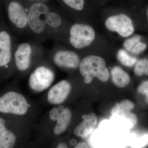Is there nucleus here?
Wrapping results in <instances>:
<instances>
[{
	"label": "nucleus",
	"mask_w": 148,
	"mask_h": 148,
	"mask_svg": "<svg viewBox=\"0 0 148 148\" xmlns=\"http://www.w3.org/2000/svg\"><path fill=\"white\" fill-rule=\"evenodd\" d=\"M34 47L28 42L21 43L14 47L13 53L14 64L20 72L29 70L32 64Z\"/></svg>",
	"instance_id": "1a4fd4ad"
},
{
	"label": "nucleus",
	"mask_w": 148,
	"mask_h": 148,
	"mask_svg": "<svg viewBox=\"0 0 148 148\" xmlns=\"http://www.w3.org/2000/svg\"><path fill=\"white\" fill-rule=\"evenodd\" d=\"M135 108V104L132 101L125 100L119 103L113 110L112 113L119 115L120 114L130 112Z\"/></svg>",
	"instance_id": "a211bd4d"
},
{
	"label": "nucleus",
	"mask_w": 148,
	"mask_h": 148,
	"mask_svg": "<svg viewBox=\"0 0 148 148\" xmlns=\"http://www.w3.org/2000/svg\"><path fill=\"white\" fill-rule=\"evenodd\" d=\"M65 4L75 10L80 11L84 8V0H62Z\"/></svg>",
	"instance_id": "aec40b11"
},
{
	"label": "nucleus",
	"mask_w": 148,
	"mask_h": 148,
	"mask_svg": "<svg viewBox=\"0 0 148 148\" xmlns=\"http://www.w3.org/2000/svg\"><path fill=\"white\" fill-rule=\"evenodd\" d=\"M145 75H148V60L147 61V68H146L145 72Z\"/></svg>",
	"instance_id": "cd10ccee"
},
{
	"label": "nucleus",
	"mask_w": 148,
	"mask_h": 148,
	"mask_svg": "<svg viewBox=\"0 0 148 148\" xmlns=\"http://www.w3.org/2000/svg\"><path fill=\"white\" fill-rule=\"evenodd\" d=\"M55 78L53 70L45 66H38L29 76V87L36 92H42L50 87Z\"/></svg>",
	"instance_id": "39448f33"
},
{
	"label": "nucleus",
	"mask_w": 148,
	"mask_h": 148,
	"mask_svg": "<svg viewBox=\"0 0 148 148\" xmlns=\"http://www.w3.org/2000/svg\"><path fill=\"white\" fill-rule=\"evenodd\" d=\"M82 119L83 120L75 128L73 133L77 137L84 138L92 133L97 124L98 118L95 113L91 112L83 115Z\"/></svg>",
	"instance_id": "f8f14e48"
},
{
	"label": "nucleus",
	"mask_w": 148,
	"mask_h": 148,
	"mask_svg": "<svg viewBox=\"0 0 148 148\" xmlns=\"http://www.w3.org/2000/svg\"><path fill=\"white\" fill-rule=\"evenodd\" d=\"M63 108L61 107H54L49 112V118L53 121H56L60 115L61 110Z\"/></svg>",
	"instance_id": "4be33fe9"
},
{
	"label": "nucleus",
	"mask_w": 148,
	"mask_h": 148,
	"mask_svg": "<svg viewBox=\"0 0 148 148\" xmlns=\"http://www.w3.org/2000/svg\"><path fill=\"white\" fill-rule=\"evenodd\" d=\"M117 58L122 65L128 67H132L137 61V58L130 55L126 51L123 49H120L118 51Z\"/></svg>",
	"instance_id": "f3484780"
},
{
	"label": "nucleus",
	"mask_w": 148,
	"mask_h": 148,
	"mask_svg": "<svg viewBox=\"0 0 148 148\" xmlns=\"http://www.w3.org/2000/svg\"><path fill=\"white\" fill-rule=\"evenodd\" d=\"M50 10L45 4H33L28 10V27L33 34L40 35L46 32V20Z\"/></svg>",
	"instance_id": "7ed1b4c3"
},
{
	"label": "nucleus",
	"mask_w": 148,
	"mask_h": 148,
	"mask_svg": "<svg viewBox=\"0 0 148 148\" xmlns=\"http://www.w3.org/2000/svg\"><path fill=\"white\" fill-rule=\"evenodd\" d=\"M54 64L59 68L75 69L79 66L80 59L79 55L74 51L58 50L53 56Z\"/></svg>",
	"instance_id": "9b49d317"
},
{
	"label": "nucleus",
	"mask_w": 148,
	"mask_h": 148,
	"mask_svg": "<svg viewBox=\"0 0 148 148\" xmlns=\"http://www.w3.org/2000/svg\"><path fill=\"white\" fill-rule=\"evenodd\" d=\"M16 135L11 130H7L0 138V148H12L15 146L16 143Z\"/></svg>",
	"instance_id": "dca6fc26"
},
{
	"label": "nucleus",
	"mask_w": 148,
	"mask_h": 148,
	"mask_svg": "<svg viewBox=\"0 0 148 148\" xmlns=\"http://www.w3.org/2000/svg\"><path fill=\"white\" fill-rule=\"evenodd\" d=\"M69 42L74 47L81 49L90 45L95 38V32L92 27L82 24L73 25L70 30Z\"/></svg>",
	"instance_id": "423d86ee"
},
{
	"label": "nucleus",
	"mask_w": 148,
	"mask_h": 148,
	"mask_svg": "<svg viewBox=\"0 0 148 148\" xmlns=\"http://www.w3.org/2000/svg\"><path fill=\"white\" fill-rule=\"evenodd\" d=\"M141 40V37L139 36H136L132 38L128 39L125 41L123 45L127 51H130L138 43L140 42Z\"/></svg>",
	"instance_id": "412c9836"
},
{
	"label": "nucleus",
	"mask_w": 148,
	"mask_h": 148,
	"mask_svg": "<svg viewBox=\"0 0 148 148\" xmlns=\"http://www.w3.org/2000/svg\"><path fill=\"white\" fill-rule=\"evenodd\" d=\"M13 38L10 32L0 23V72L6 73L14 64Z\"/></svg>",
	"instance_id": "20e7f679"
},
{
	"label": "nucleus",
	"mask_w": 148,
	"mask_h": 148,
	"mask_svg": "<svg viewBox=\"0 0 148 148\" xmlns=\"http://www.w3.org/2000/svg\"><path fill=\"white\" fill-rule=\"evenodd\" d=\"M7 130L5 120L0 116V138L2 137Z\"/></svg>",
	"instance_id": "393cba45"
},
{
	"label": "nucleus",
	"mask_w": 148,
	"mask_h": 148,
	"mask_svg": "<svg viewBox=\"0 0 148 148\" xmlns=\"http://www.w3.org/2000/svg\"><path fill=\"white\" fill-rule=\"evenodd\" d=\"M105 25L110 31L116 32L123 37L129 36L134 31L132 20L124 14L110 16L106 19Z\"/></svg>",
	"instance_id": "6e6552de"
},
{
	"label": "nucleus",
	"mask_w": 148,
	"mask_h": 148,
	"mask_svg": "<svg viewBox=\"0 0 148 148\" xmlns=\"http://www.w3.org/2000/svg\"><path fill=\"white\" fill-rule=\"evenodd\" d=\"M75 148H89V146L88 145L87 143L84 142H79L75 146Z\"/></svg>",
	"instance_id": "a878e982"
},
{
	"label": "nucleus",
	"mask_w": 148,
	"mask_h": 148,
	"mask_svg": "<svg viewBox=\"0 0 148 148\" xmlns=\"http://www.w3.org/2000/svg\"><path fill=\"white\" fill-rule=\"evenodd\" d=\"M72 118L71 111L68 108H63L61 110L60 115L56 121V124L53 132L55 135H60L67 130Z\"/></svg>",
	"instance_id": "ddd939ff"
},
{
	"label": "nucleus",
	"mask_w": 148,
	"mask_h": 148,
	"mask_svg": "<svg viewBox=\"0 0 148 148\" xmlns=\"http://www.w3.org/2000/svg\"><path fill=\"white\" fill-rule=\"evenodd\" d=\"M138 92L145 95L148 101V81L144 82L138 87Z\"/></svg>",
	"instance_id": "b1692460"
},
{
	"label": "nucleus",
	"mask_w": 148,
	"mask_h": 148,
	"mask_svg": "<svg viewBox=\"0 0 148 148\" xmlns=\"http://www.w3.org/2000/svg\"><path fill=\"white\" fill-rule=\"evenodd\" d=\"M62 18L59 14L54 11H49L46 20L47 29L56 30L61 26Z\"/></svg>",
	"instance_id": "2eb2a0df"
},
{
	"label": "nucleus",
	"mask_w": 148,
	"mask_h": 148,
	"mask_svg": "<svg viewBox=\"0 0 148 148\" xmlns=\"http://www.w3.org/2000/svg\"><path fill=\"white\" fill-rule=\"evenodd\" d=\"M112 82L117 87L125 88L129 84L130 78L129 75L119 66H115L111 71Z\"/></svg>",
	"instance_id": "4468645a"
},
{
	"label": "nucleus",
	"mask_w": 148,
	"mask_h": 148,
	"mask_svg": "<svg viewBox=\"0 0 148 148\" xmlns=\"http://www.w3.org/2000/svg\"><path fill=\"white\" fill-rule=\"evenodd\" d=\"M31 107L25 97L13 90L0 96V113L16 116L24 115Z\"/></svg>",
	"instance_id": "f03ea898"
},
{
	"label": "nucleus",
	"mask_w": 148,
	"mask_h": 148,
	"mask_svg": "<svg viewBox=\"0 0 148 148\" xmlns=\"http://www.w3.org/2000/svg\"><path fill=\"white\" fill-rule=\"evenodd\" d=\"M147 48V45L145 43L140 42L132 49L130 52L133 54H139L145 50Z\"/></svg>",
	"instance_id": "5701e85b"
},
{
	"label": "nucleus",
	"mask_w": 148,
	"mask_h": 148,
	"mask_svg": "<svg viewBox=\"0 0 148 148\" xmlns=\"http://www.w3.org/2000/svg\"><path fill=\"white\" fill-rule=\"evenodd\" d=\"M72 86L66 80H62L50 88L47 94L48 102L51 105H60L68 98Z\"/></svg>",
	"instance_id": "9d476101"
},
{
	"label": "nucleus",
	"mask_w": 148,
	"mask_h": 148,
	"mask_svg": "<svg viewBox=\"0 0 148 148\" xmlns=\"http://www.w3.org/2000/svg\"><path fill=\"white\" fill-rule=\"evenodd\" d=\"M7 16L12 27L18 30L28 27V10L17 1L9 3L7 8Z\"/></svg>",
	"instance_id": "0eeeda50"
},
{
	"label": "nucleus",
	"mask_w": 148,
	"mask_h": 148,
	"mask_svg": "<svg viewBox=\"0 0 148 148\" xmlns=\"http://www.w3.org/2000/svg\"><path fill=\"white\" fill-rule=\"evenodd\" d=\"M148 60L146 58L141 59L136 63L134 68V73L137 76L140 77L145 73Z\"/></svg>",
	"instance_id": "6ab92c4d"
},
{
	"label": "nucleus",
	"mask_w": 148,
	"mask_h": 148,
	"mask_svg": "<svg viewBox=\"0 0 148 148\" xmlns=\"http://www.w3.org/2000/svg\"><path fill=\"white\" fill-rule=\"evenodd\" d=\"M147 18H148V7L147 8Z\"/></svg>",
	"instance_id": "c85d7f7f"
},
{
	"label": "nucleus",
	"mask_w": 148,
	"mask_h": 148,
	"mask_svg": "<svg viewBox=\"0 0 148 148\" xmlns=\"http://www.w3.org/2000/svg\"><path fill=\"white\" fill-rule=\"evenodd\" d=\"M57 148H67L68 146L65 143H60L57 146Z\"/></svg>",
	"instance_id": "bb28decb"
},
{
	"label": "nucleus",
	"mask_w": 148,
	"mask_h": 148,
	"mask_svg": "<svg viewBox=\"0 0 148 148\" xmlns=\"http://www.w3.org/2000/svg\"><path fill=\"white\" fill-rule=\"evenodd\" d=\"M79 68L86 84H90L94 78L102 82L108 81L110 78L106 61L100 56L90 55L85 57L80 61Z\"/></svg>",
	"instance_id": "f257e3e1"
}]
</instances>
